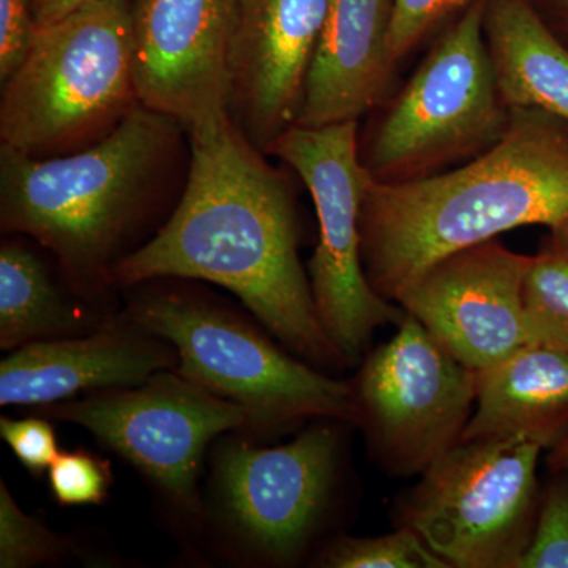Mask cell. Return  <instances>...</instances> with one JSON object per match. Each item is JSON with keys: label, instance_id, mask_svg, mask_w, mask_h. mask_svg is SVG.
<instances>
[{"label": "cell", "instance_id": "cell-2", "mask_svg": "<svg viewBox=\"0 0 568 568\" xmlns=\"http://www.w3.org/2000/svg\"><path fill=\"white\" fill-rule=\"evenodd\" d=\"M568 219V121L511 108L503 140L443 173L373 182L361 213L362 263L381 297L398 301L433 264L530 224Z\"/></svg>", "mask_w": 568, "mask_h": 568}, {"label": "cell", "instance_id": "cell-27", "mask_svg": "<svg viewBox=\"0 0 568 568\" xmlns=\"http://www.w3.org/2000/svg\"><path fill=\"white\" fill-rule=\"evenodd\" d=\"M36 0H0V82L10 80L36 40Z\"/></svg>", "mask_w": 568, "mask_h": 568}, {"label": "cell", "instance_id": "cell-24", "mask_svg": "<svg viewBox=\"0 0 568 568\" xmlns=\"http://www.w3.org/2000/svg\"><path fill=\"white\" fill-rule=\"evenodd\" d=\"M48 484L63 507L99 506L110 496L111 465L88 450L59 452L48 469Z\"/></svg>", "mask_w": 568, "mask_h": 568}, {"label": "cell", "instance_id": "cell-6", "mask_svg": "<svg viewBox=\"0 0 568 568\" xmlns=\"http://www.w3.org/2000/svg\"><path fill=\"white\" fill-rule=\"evenodd\" d=\"M487 0H473L432 48L369 134L362 162L377 183L418 181L503 140L511 108L485 41Z\"/></svg>", "mask_w": 568, "mask_h": 568}, {"label": "cell", "instance_id": "cell-13", "mask_svg": "<svg viewBox=\"0 0 568 568\" xmlns=\"http://www.w3.org/2000/svg\"><path fill=\"white\" fill-rule=\"evenodd\" d=\"M529 263L491 239L433 264L396 304L480 373L530 343L523 302Z\"/></svg>", "mask_w": 568, "mask_h": 568}, {"label": "cell", "instance_id": "cell-8", "mask_svg": "<svg viewBox=\"0 0 568 568\" xmlns=\"http://www.w3.org/2000/svg\"><path fill=\"white\" fill-rule=\"evenodd\" d=\"M316 420L276 447L245 437L213 455L207 518L231 551L250 562L290 566L323 529L338 484L342 426Z\"/></svg>", "mask_w": 568, "mask_h": 568}, {"label": "cell", "instance_id": "cell-11", "mask_svg": "<svg viewBox=\"0 0 568 568\" xmlns=\"http://www.w3.org/2000/svg\"><path fill=\"white\" fill-rule=\"evenodd\" d=\"M351 384L355 425L377 465L395 477L417 476L457 446L477 399V373L407 313Z\"/></svg>", "mask_w": 568, "mask_h": 568}, {"label": "cell", "instance_id": "cell-14", "mask_svg": "<svg viewBox=\"0 0 568 568\" xmlns=\"http://www.w3.org/2000/svg\"><path fill=\"white\" fill-rule=\"evenodd\" d=\"M331 0H237L230 59V112L267 153L293 129Z\"/></svg>", "mask_w": 568, "mask_h": 568}, {"label": "cell", "instance_id": "cell-12", "mask_svg": "<svg viewBox=\"0 0 568 568\" xmlns=\"http://www.w3.org/2000/svg\"><path fill=\"white\" fill-rule=\"evenodd\" d=\"M237 0H132L133 70L140 104L185 132L230 112Z\"/></svg>", "mask_w": 568, "mask_h": 568}, {"label": "cell", "instance_id": "cell-7", "mask_svg": "<svg viewBox=\"0 0 568 568\" xmlns=\"http://www.w3.org/2000/svg\"><path fill=\"white\" fill-rule=\"evenodd\" d=\"M541 450L517 437L459 440L422 473L399 523L450 567L518 568L540 507Z\"/></svg>", "mask_w": 568, "mask_h": 568}, {"label": "cell", "instance_id": "cell-4", "mask_svg": "<svg viewBox=\"0 0 568 568\" xmlns=\"http://www.w3.org/2000/svg\"><path fill=\"white\" fill-rule=\"evenodd\" d=\"M123 315L174 346L179 375L241 407L250 435L291 432L305 422H357L353 384L298 361L219 302L151 286L130 297Z\"/></svg>", "mask_w": 568, "mask_h": 568}, {"label": "cell", "instance_id": "cell-28", "mask_svg": "<svg viewBox=\"0 0 568 568\" xmlns=\"http://www.w3.org/2000/svg\"><path fill=\"white\" fill-rule=\"evenodd\" d=\"M530 6L568 47V0H529Z\"/></svg>", "mask_w": 568, "mask_h": 568}, {"label": "cell", "instance_id": "cell-19", "mask_svg": "<svg viewBox=\"0 0 568 568\" xmlns=\"http://www.w3.org/2000/svg\"><path fill=\"white\" fill-rule=\"evenodd\" d=\"M55 283L47 263L20 239L0 246V347L92 334L114 317L82 305Z\"/></svg>", "mask_w": 568, "mask_h": 568}, {"label": "cell", "instance_id": "cell-29", "mask_svg": "<svg viewBox=\"0 0 568 568\" xmlns=\"http://www.w3.org/2000/svg\"><path fill=\"white\" fill-rule=\"evenodd\" d=\"M93 0H36L37 28H44Z\"/></svg>", "mask_w": 568, "mask_h": 568}, {"label": "cell", "instance_id": "cell-10", "mask_svg": "<svg viewBox=\"0 0 568 568\" xmlns=\"http://www.w3.org/2000/svg\"><path fill=\"white\" fill-rule=\"evenodd\" d=\"M36 414L88 429L129 462L168 506L192 521L203 517L200 477L209 444L245 426L241 407L175 369L134 387L36 407Z\"/></svg>", "mask_w": 568, "mask_h": 568}, {"label": "cell", "instance_id": "cell-25", "mask_svg": "<svg viewBox=\"0 0 568 568\" xmlns=\"http://www.w3.org/2000/svg\"><path fill=\"white\" fill-rule=\"evenodd\" d=\"M473 0H394L388 50L394 65L409 54L448 14L469 7Z\"/></svg>", "mask_w": 568, "mask_h": 568}, {"label": "cell", "instance_id": "cell-1", "mask_svg": "<svg viewBox=\"0 0 568 568\" xmlns=\"http://www.w3.org/2000/svg\"><path fill=\"white\" fill-rule=\"evenodd\" d=\"M186 134L181 200L159 233L119 263L114 286L164 278L219 284L302 361L346 365L317 316L286 175L231 115Z\"/></svg>", "mask_w": 568, "mask_h": 568}, {"label": "cell", "instance_id": "cell-26", "mask_svg": "<svg viewBox=\"0 0 568 568\" xmlns=\"http://www.w3.org/2000/svg\"><path fill=\"white\" fill-rule=\"evenodd\" d=\"M0 436L32 476L48 473L61 452L50 418L39 414L28 418H0Z\"/></svg>", "mask_w": 568, "mask_h": 568}, {"label": "cell", "instance_id": "cell-23", "mask_svg": "<svg viewBox=\"0 0 568 568\" xmlns=\"http://www.w3.org/2000/svg\"><path fill=\"white\" fill-rule=\"evenodd\" d=\"M518 568H568V469L541 495L532 540Z\"/></svg>", "mask_w": 568, "mask_h": 568}, {"label": "cell", "instance_id": "cell-18", "mask_svg": "<svg viewBox=\"0 0 568 568\" xmlns=\"http://www.w3.org/2000/svg\"><path fill=\"white\" fill-rule=\"evenodd\" d=\"M484 32L504 102L568 121V47L529 0H487Z\"/></svg>", "mask_w": 568, "mask_h": 568}, {"label": "cell", "instance_id": "cell-9", "mask_svg": "<svg viewBox=\"0 0 568 568\" xmlns=\"http://www.w3.org/2000/svg\"><path fill=\"white\" fill-rule=\"evenodd\" d=\"M267 155L293 168L312 194L320 237L306 274L325 334L353 365L377 328L406 315L373 290L362 263V205L375 181L362 162L358 122L294 125L272 142Z\"/></svg>", "mask_w": 568, "mask_h": 568}, {"label": "cell", "instance_id": "cell-20", "mask_svg": "<svg viewBox=\"0 0 568 568\" xmlns=\"http://www.w3.org/2000/svg\"><path fill=\"white\" fill-rule=\"evenodd\" d=\"M523 302L530 343L568 354V244L558 235L530 256Z\"/></svg>", "mask_w": 568, "mask_h": 568}, {"label": "cell", "instance_id": "cell-30", "mask_svg": "<svg viewBox=\"0 0 568 568\" xmlns=\"http://www.w3.org/2000/svg\"><path fill=\"white\" fill-rule=\"evenodd\" d=\"M547 462L551 474L568 469V435L560 440L558 446L551 448Z\"/></svg>", "mask_w": 568, "mask_h": 568}, {"label": "cell", "instance_id": "cell-3", "mask_svg": "<svg viewBox=\"0 0 568 568\" xmlns=\"http://www.w3.org/2000/svg\"><path fill=\"white\" fill-rule=\"evenodd\" d=\"M185 129L134 108L103 140L67 155H28L0 144V224L54 254L85 301L114 286L170 185Z\"/></svg>", "mask_w": 568, "mask_h": 568}, {"label": "cell", "instance_id": "cell-5", "mask_svg": "<svg viewBox=\"0 0 568 568\" xmlns=\"http://www.w3.org/2000/svg\"><path fill=\"white\" fill-rule=\"evenodd\" d=\"M136 106L132 0H93L37 31L2 84L0 141L40 159L67 155L103 140Z\"/></svg>", "mask_w": 568, "mask_h": 568}, {"label": "cell", "instance_id": "cell-15", "mask_svg": "<svg viewBox=\"0 0 568 568\" xmlns=\"http://www.w3.org/2000/svg\"><path fill=\"white\" fill-rule=\"evenodd\" d=\"M178 364L171 343L122 315L92 334L11 351L0 364V405L41 407L134 387Z\"/></svg>", "mask_w": 568, "mask_h": 568}, {"label": "cell", "instance_id": "cell-17", "mask_svg": "<svg viewBox=\"0 0 568 568\" xmlns=\"http://www.w3.org/2000/svg\"><path fill=\"white\" fill-rule=\"evenodd\" d=\"M567 435V353L529 343L477 373L476 410L462 440L517 437L551 450Z\"/></svg>", "mask_w": 568, "mask_h": 568}, {"label": "cell", "instance_id": "cell-16", "mask_svg": "<svg viewBox=\"0 0 568 568\" xmlns=\"http://www.w3.org/2000/svg\"><path fill=\"white\" fill-rule=\"evenodd\" d=\"M392 11L394 0H331L295 125L358 122L381 102L395 69Z\"/></svg>", "mask_w": 568, "mask_h": 568}, {"label": "cell", "instance_id": "cell-22", "mask_svg": "<svg viewBox=\"0 0 568 568\" xmlns=\"http://www.w3.org/2000/svg\"><path fill=\"white\" fill-rule=\"evenodd\" d=\"M74 551L69 537L29 517L0 481V567L29 568L61 562Z\"/></svg>", "mask_w": 568, "mask_h": 568}, {"label": "cell", "instance_id": "cell-21", "mask_svg": "<svg viewBox=\"0 0 568 568\" xmlns=\"http://www.w3.org/2000/svg\"><path fill=\"white\" fill-rule=\"evenodd\" d=\"M321 567L448 568L413 529L398 528L379 537H339L325 547Z\"/></svg>", "mask_w": 568, "mask_h": 568}, {"label": "cell", "instance_id": "cell-31", "mask_svg": "<svg viewBox=\"0 0 568 568\" xmlns=\"http://www.w3.org/2000/svg\"><path fill=\"white\" fill-rule=\"evenodd\" d=\"M551 233L558 235V237L562 239V241H566L568 244V219L560 224L558 230L551 231Z\"/></svg>", "mask_w": 568, "mask_h": 568}]
</instances>
